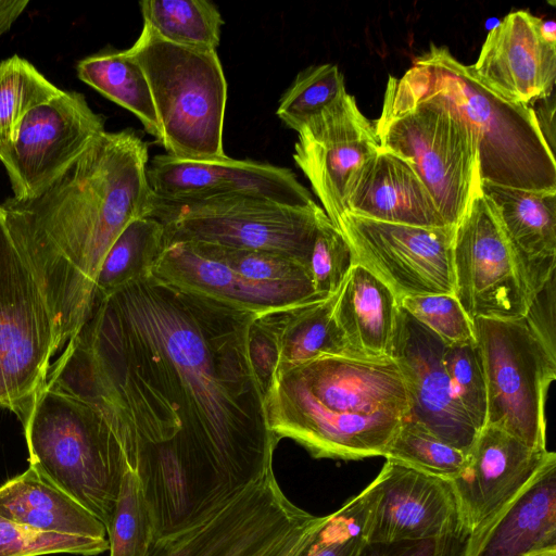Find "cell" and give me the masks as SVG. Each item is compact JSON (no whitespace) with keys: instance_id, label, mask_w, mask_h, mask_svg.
<instances>
[{"instance_id":"6da1fadb","label":"cell","mask_w":556,"mask_h":556,"mask_svg":"<svg viewBox=\"0 0 556 556\" xmlns=\"http://www.w3.org/2000/svg\"><path fill=\"white\" fill-rule=\"evenodd\" d=\"M253 312L152 274L96 301L46 386L122 434L156 534L201 523L273 471L279 440L249 355Z\"/></svg>"},{"instance_id":"7a4b0ae2","label":"cell","mask_w":556,"mask_h":556,"mask_svg":"<svg viewBox=\"0 0 556 556\" xmlns=\"http://www.w3.org/2000/svg\"><path fill=\"white\" fill-rule=\"evenodd\" d=\"M148 161V144L134 130H104L39 195L1 204L8 229L43 289L59 350L90 313L109 249L131 220L150 211Z\"/></svg>"},{"instance_id":"3957f363","label":"cell","mask_w":556,"mask_h":556,"mask_svg":"<svg viewBox=\"0 0 556 556\" xmlns=\"http://www.w3.org/2000/svg\"><path fill=\"white\" fill-rule=\"evenodd\" d=\"M408 409L392 358L318 356L277 371L265 393L270 431L314 458L384 457Z\"/></svg>"},{"instance_id":"277c9868","label":"cell","mask_w":556,"mask_h":556,"mask_svg":"<svg viewBox=\"0 0 556 556\" xmlns=\"http://www.w3.org/2000/svg\"><path fill=\"white\" fill-rule=\"evenodd\" d=\"M386 93L433 100L455 110L479 144L481 181L532 191H556V160L531 106L510 102L488 86L445 46L431 43Z\"/></svg>"},{"instance_id":"5b68a950","label":"cell","mask_w":556,"mask_h":556,"mask_svg":"<svg viewBox=\"0 0 556 556\" xmlns=\"http://www.w3.org/2000/svg\"><path fill=\"white\" fill-rule=\"evenodd\" d=\"M21 421L29 467L106 529L130 467L117 430L94 406L47 386Z\"/></svg>"},{"instance_id":"8992f818","label":"cell","mask_w":556,"mask_h":556,"mask_svg":"<svg viewBox=\"0 0 556 556\" xmlns=\"http://www.w3.org/2000/svg\"><path fill=\"white\" fill-rule=\"evenodd\" d=\"M143 71L152 93L161 144L190 161H220L227 83L215 50L169 42L148 26L126 50Z\"/></svg>"},{"instance_id":"52a82bcc","label":"cell","mask_w":556,"mask_h":556,"mask_svg":"<svg viewBox=\"0 0 556 556\" xmlns=\"http://www.w3.org/2000/svg\"><path fill=\"white\" fill-rule=\"evenodd\" d=\"M147 216L164 228L165 244L200 242L288 256L307 268L325 211L313 203L291 206L245 194L160 198Z\"/></svg>"},{"instance_id":"ba28073f","label":"cell","mask_w":556,"mask_h":556,"mask_svg":"<svg viewBox=\"0 0 556 556\" xmlns=\"http://www.w3.org/2000/svg\"><path fill=\"white\" fill-rule=\"evenodd\" d=\"M375 129L380 147L414 166L445 224L456 227L481 185L479 144L466 119L440 102L384 92Z\"/></svg>"},{"instance_id":"9c48e42d","label":"cell","mask_w":556,"mask_h":556,"mask_svg":"<svg viewBox=\"0 0 556 556\" xmlns=\"http://www.w3.org/2000/svg\"><path fill=\"white\" fill-rule=\"evenodd\" d=\"M473 338L486 388V422L533 448H546L545 401L556 354L525 317L475 318Z\"/></svg>"},{"instance_id":"30bf717a","label":"cell","mask_w":556,"mask_h":556,"mask_svg":"<svg viewBox=\"0 0 556 556\" xmlns=\"http://www.w3.org/2000/svg\"><path fill=\"white\" fill-rule=\"evenodd\" d=\"M324 518L292 503L273 470L203 522L155 539L147 556H298Z\"/></svg>"},{"instance_id":"8fae6325","label":"cell","mask_w":556,"mask_h":556,"mask_svg":"<svg viewBox=\"0 0 556 556\" xmlns=\"http://www.w3.org/2000/svg\"><path fill=\"white\" fill-rule=\"evenodd\" d=\"M59 351L55 323L29 260L0 204V408L22 420Z\"/></svg>"},{"instance_id":"7c38bea8","label":"cell","mask_w":556,"mask_h":556,"mask_svg":"<svg viewBox=\"0 0 556 556\" xmlns=\"http://www.w3.org/2000/svg\"><path fill=\"white\" fill-rule=\"evenodd\" d=\"M453 270L454 295L471 320L521 318L534 296L527 268L481 187L455 227Z\"/></svg>"},{"instance_id":"4fadbf2b","label":"cell","mask_w":556,"mask_h":556,"mask_svg":"<svg viewBox=\"0 0 556 556\" xmlns=\"http://www.w3.org/2000/svg\"><path fill=\"white\" fill-rule=\"evenodd\" d=\"M337 227L353 257L401 300L408 295L454 294L455 227L392 224L344 213Z\"/></svg>"},{"instance_id":"5bb4252c","label":"cell","mask_w":556,"mask_h":556,"mask_svg":"<svg viewBox=\"0 0 556 556\" xmlns=\"http://www.w3.org/2000/svg\"><path fill=\"white\" fill-rule=\"evenodd\" d=\"M104 131L83 93L61 90L27 113L16 138L0 150L16 200L46 190Z\"/></svg>"},{"instance_id":"9a60e30c","label":"cell","mask_w":556,"mask_h":556,"mask_svg":"<svg viewBox=\"0 0 556 556\" xmlns=\"http://www.w3.org/2000/svg\"><path fill=\"white\" fill-rule=\"evenodd\" d=\"M296 132L293 160L337 226L353 180L380 147L375 125L345 91Z\"/></svg>"},{"instance_id":"2e32d148","label":"cell","mask_w":556,"mask_h":556,"mask_svg":"<svg viewBox=\"0 0 556 556\" xmlns=\"http://www.w3.org/2000/svg\"><path fill=\"white\" fill-rule=\"evenodd\" d=\"M445 343L402 306L391 358L408 397V417L467 455L478 430L458 402L442 362Z\"/></svg>"},{"instance_id":"e0dca14e","label":"cell","mask_w":556,"mask_h":556,"mask_svg":"<svg viewBox=\"0 0 556 556\" xmlns=\"http://www.w3.org/2000/svg\"><path fill=\"white\" fill-rule=\"evenodd\" d=\"M552 453L530 447L494 426L485 425L478 432L464 466L451 479L469 545L533 479Z\"/></svg>"},{"instance_id":"ac0fdd59","label":"cell","mask_w":556,"mask_h":556,"mask_svg":"<svg viewBox=\"0 0 556 556\" xmlns=\"http://www.w3.org/2000/svg\"><path fill=\"white\" fill-rule=\"evenodd\" d=\"M376 479L379 495L368 542L469 536L451 479L389 458Z\"/></svg>"},{"instance_id":"d6986e66","label":"cell","mask_w":556,"mask_h":556,"mask_svg":"<svg viewBox=\"0 0 556 556\" xmlns=\"http://www.w3.org/2000/svg\"><path fill=\"white\" fill-rule=\"evenodd\" d=\"M470 66L502 98L531 106L554 92L556 41L544 35L542 18L514 11L490 29Z\"/></svg>"},{"instance_id":"ffe728a7","label":"cell","mask_w":556,"mask_h":556,"mask_svg":"<svg viewBox=\"0 0 556 556\" xmlns=\"http://www.w3.org/2000/svg\"><path fill=\"white\" fill-rule=\"evenodd\" d=\"M149 186L160 198L245 194L291 206L315 201L289 168L251 160H181L155 155L147 168Z\"/></svg>"},{"instance_id":"44dd1931","label":"cell","mask_w":556,"mask_h":556,"mask_svg":"<svg viewBox=\"0 0 556 556\" xmlns=\"http://www.w3.org/2000/svg\"><path fill=\"white\" fill-rule=\"evenodd\" d=\"M151 274L187 291L258 315L326 299L305 290L250 282L222 261L200 251L192 242L165 244Z\"/></svg>"},{"instance_id":"7402d4cb","label":"cell","mask_w":556,"mask_h":556,"mask_svg":"<svg viewBox=\"0 0 556 556\" xmlns=\"http://www.w3.org/2000/svg\"><path fill=\"white\" fill-rule=\"evenodd\" d=\"M346 212L392 224L447 226L414 166L381 147L353 180Z\"/></svg>"},{"instance_id":"603a6c76","label":"cell","mask_w":556,"mask_h":556,"mask_svg":"<svg viewBox=\"0 0 556 556\" xmlns=\"http://www.w3.org/2000/svg\"><path fill=\"white\" fill-rule=\"evenodd\" d=\"M556 555V454L469 545L467 556Z\"/></svg>"},{"instance_id":"cb8c5ba5","label":"cell","mask_w":556,"mask_h":556,"mask_svg":"<svg viewBox=\"0 0 556 556\" xmlns=\"http://www.w3.org/2000/svg\"><path fill=\"white\" fill-rule=\"evenodd\" d=\"M400 300L391 288L353 264L337 296L333 316L354 357L391 358Z\"/></svg>"},{"instance_id":"d4e9b609","label":"cell","mask_w":556,"mask_h":556,"mask_svg":"<svg viewBox=\"0 0 556 556\" xmlns=\"http://www.w3.org/2000/svg\"><path fill=\"white\" fill-rule=\"evenodd\" d=\"M480 187L495 205L535 295L555 274L556 191L522 190L485 181Z\"/></svg>"},{"instance_id":"484cf974","label":"cell","mask_w":556,"mask_h":556,"mask_svg":"<svg viewBox=\"0 0 556 556\" xmlns=\"http://www.w3.org/2000/svg\"><path fill=\"white\" fill-rule=\"evenodd\" d=\"M0 517L45 532L108 539L96 516L31 467L0 485Z\"/></svg>"},{"instance_id":"4316f807","label":"cell","mask_w":556,"mask_h":556,"mask_svg":"<svg viewBox=\"0 0 556 556\" xmlns=\"http://www.w3.org/2000/svg\"><path fill=\"white\" fill-rule=\"evenodd\" d=\"M337 296L274 312L279 348L276 372L323 355L354 357L333 316Z\"/></svg>"},{"instance_id":"83f0119b","label":"cell","mask_w":556,"mask_h":556,"mask_svg":"<svg viewBox=\"0 0 556 556\" xmlns=\"http://www.w3.org/2000/svg\"><path fill=\"white\" fill-rule=\"evenodd\" d=\"M78 78L136 115L146 131L161 142L152 93L139 64L126 50L109 49L80 60Z\"/></svg>"},{"instance_id":"f1b7e54d","label":"cell","mask_w":556,"mask_h":556,"mask_svg":"<svg viewBox=\"0 0 556 556\" xmlns=\"http://www.w3.org/2000/svg\"><path fill=\"white\" fill-rule=\"evenodd\" d=\"M164 248V228L159 220L150 216L131 220L104 256L92 305L128 282L150 275Z\"/></svg>"},{"instance_id":"f546056e","label":"cell","mask_w":556,"mask_h":556,"mask_svg":"<svg viewBox=\"0 0 556 556\" xmlns=\"http://www.w3.org/2000/svg\"><path fill=\"white\" fill-rule=\"evenodd\" d=\"M143 25L161 38L182 47L215 50L224 20L207 0H143Z\"/></svg>"},{"instance_id":"4dcf8cb0","label":"cell","mask_w":556,"mask_h":556,"mask_svg":"<svg viewBox=\"0 0 556 556\" xmlns=\"http://www.w3.org/2000/svg\"><path fill=\"white\" fill-rule=\"evenodd\" d=\"M378 495L375 478L359 494L325 516L298 556H358L368 542Z\"/></svg>"},{"instance_id":"1f68e13d","label":"cell","mask_w":556,"mask_h":556,"mask_svg":"<svg viewBox=\"0 0 556 556\" xmlns=\"http://www.w3.org/2000/svg\"><path fill=\"white\" fill-rule=\"evenodd\" d=\"M61 92L27 60L12 55L0 62V150L17 136L29 111Z\"/></svg>"},{"instance_id":"d6a6232c","label":"cell","mask_w":556,"mask_h":556,"mask_svg":"<svg viewBox=\"0 0 556 556\" xmlns=\"http://www.w3.org/2000/svg\"><path fill=\"white\" fill-rule=\"evenodd\" d=\"M106 534L110 556H147L156 539L141 481L130 467L123 476Z\"/></svg>"},{"instance_id":"836d02e7","label":"cell","mask_w":556,"mask_h":556,"mask_svg":"<svg viewBox=\"0 0 556 556\" xmlns=\"http://www.w3.org/2000/svg\"><path fill=\"white\" fill-rule=\"evenodd\" d=\"M345 91L344 77L336 64L312 65L301 71L281 94L276 114L298 131Z\"/></svg>"},{"instance_id":"e575fe53","label":"cell","mask_w":556,"mask_h":556,"mask_svg":"<svg viewBox=\"0 0 556 556\" xmlns=\"http://www.w3.org/2000/svg\"><path fill=\"white\" fill-rule=\"evenodd\" d=\"M192 243L203 253L225 263L240 277L250 282L260 286L293 288L317 293L307 268L288 256L200 242Z\"/></svg>"},{"instance_id":"d590c367","label":"cell","mask_w":556,"mask_h":556,"mask_svg":"<svg viewBox=\"0 0 556 556\" xmlns=\"http://www.w3.org/2000/svg\"><path fill=\"white\" fill-rule=\"evenodd\" d=\"M384 457L446 479L454 478L466 460L465 453L409 419L401 424Z\"/></svg>"},{"instance_id":"8d00e7d4","label":"cell","mask_w":556,"mask_h":556,"mask_svg":"<svg viewBox=\"0 0 556 556\" xmlns=\"http://www.w3.org/2000/svg\"><path fill=\"white\" fill-rule=\"evenodd\" d=\"M443 366L454 393L480 431L486 422V388L479 350L475 340L445 345Z\"/></svg>"},{"instance_id":"74e56055","label":"cell","mask_w":556,"mask_h":556,"mask_svg":"<svg viewBox=\"0 0 556 556\" xmlns=\"http://www.w3.org/2000/svg\"><path fill=\"white\" fill-rule=\"evenodd\" d=\"M108 549V539L45 532L0 517V556H42L58 553L96 556Z\"/></svg>"},{"instance_id":"f35d334b","label":"cell","mask_w":556,"mask_h":556,"mask_svg":"<svg viewBox=\"0 0 556 556\" xmlns=\"http://www.w3.org/2000/svg\"><path fill=\"white\" fill-rule=\"evenodd\" d=\"M352 266L345 238L326 215L317 227L307 263L315 291L323 298L337 294Z\"/></svg>"},{"instance_id":"ab89813d","label":"cell","mask_w":556,"mask_h":556,"mask_svg":"<svg viewBox=\"0 0 556 556\" xmlns=\"http://www.w3.org/2000/svg\"><path fill=\"white\" fill-rule=\"evenodd\" d=\"M400 305L446 345L475 340L472 320L454 294L408 295Z\"/></svg>"},{"instance_id":"60d3db41","label":"cell","mask_w":556,"mask_h":556,"mask_svg":"<svg viewBox=\"0 0 556 556\" xmlns=\"http://www.w3.org/2000/svg\"><path fill=\"white\" fill-rule=\"evenodd\" d=\"M249 355L254 374L264 393L268 390L279 362V348L274 312L258 315L248 337Z\"/></svg>"},{"instance_id":"b9f144b4","label":"cell","mask_w":556,"mask_h":556,"mask_svg":"<svg viewBox=\"0 0 556 556\" xmlns=\"http://www.w3.org/2000/svg\"><path fill=\"white\" fill-rule=\"evenodd\" d=\"M470 538L457 535L433 540L367 542L358 556H467Z\"/></svg>"},{"instance_id":"7bdbcfd3","label":"cell","mask_w":556,"mask_h":556,"mask_svg":"<svg viewBox=\"0 0 556 556\" xmlns=\"http://www.w3.org/2000/svg\"><path fill=\"white\" fill-rule=\"evenodd\" d=\"M545 345L556 354L555 348V274L532 299L523 316Z\"/></svg>"},{"instance_id":"ee69618b","label":"cell","mask_w":556,"mask_h":556,"mask_svg":"<svg viewBox=\"0 0 556 556\" xmlns=\"http://www.w3.org/2000/svg\"><path fill=\"white\" fill-rule=\"evenodd\" d=\"M542 136L551 151L555 149V96L552 92L531 105Z\"/></svg>"},{"instance_id":"f6af8a7d","label":"cell","mask_w":556,"mask_h":556,"mask_svg":"<svg viewBox=\"0 0 556 556\" xmlns=\"http://www.w3.org/2000/svg\"><path fill=\"white\" fill-rule=\"evenodd\" d=\"M28 3V0H0V36L11 28Z\"/></svg>"},{"instance_id":"bcb514c9","label":"cell","mask_w":556,"mask_h":556,"mask_svg":"<svg viewBox=\"0 0 556 556\" xmlns=\"http://www.w3.org/2000/svg\"><path fill=\"white\" fill-rule=\"evenodd\" d=\"M554 556H556V555H554Z\"/></svg>"}]
</instances>
